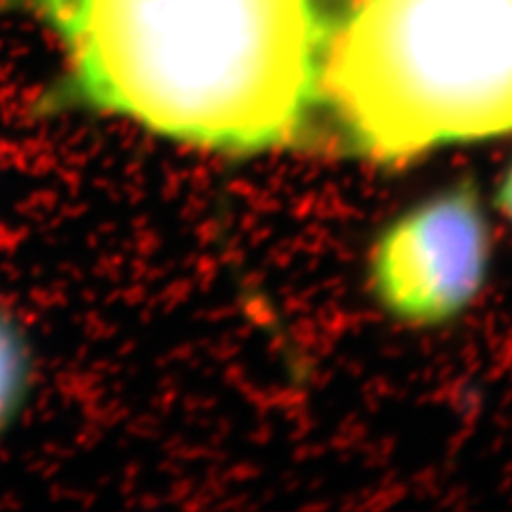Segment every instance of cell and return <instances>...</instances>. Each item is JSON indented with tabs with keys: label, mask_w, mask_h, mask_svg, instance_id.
Masks as SVG:
<instances>
[{
	"label": "cell",
	"mask_w": 512,
	"mask_h": 512,
	"mask_svg": "<svg viewBox=\"0 0 512 512\" xmlns=\"http://www.w3.org/2000/svg\"><path fill=\"white\" fill-rule=\"evenodd\" d=\"M320 105L374 163L512 133V0H355L329 28Z\"/></svg>",
	"instance_id": "obj_2"
},
{
	"label": "cell",
	"mask_w": 512,
	"mask_h": 512,
	"mask_svg": "<svg viewBox=\"0 0 512 512\" xmlns=\"http://www.w3.org/2000/svg\"><path fill=\"white\" fill-rule=\"evenodd\" d=\"M28 378V355L18 327L0 312V427L18 410Z\"/></svg>",
	"instance_id": "obj_4"
},
{
	"label": "cell",
	"mask_w": 512,
	"mask_h": 512,
	"mask_svg": "<svg viewBox=\"0 0 512 512\" xmlns=\"http://www.w3.org/2000/svg\"><path fill=\"white\" fill-rule=\"evenodd\" d=\"M498 205H500V210L506 214V218L512 222V165H510L508 173L504 175V180L500 184Z\"/></svg>",
	"instance_id": "obj_5"
},
{
	"label": "cell",
	"mask_w": 512,
	"mask_h": 512,
	"mask_svg": "<svg viewBox=\"0 0 512 512\" xmlns=\"http://www.w3.org/2000/svg\"><path fill=\"white\" fill-rule=\"evenodd\" d=\"M58 43L47 114L99 111L229 154L288 148L320 105L314 0H9Z\"/></svg>",
	"instance_id": "obj_1"
},
{
	"label": "cell",
	"mask_w": 512,
	"mask_h": 512,
	"mask_svg": "<svg viewBox=\"0 0 512 512\" xmlns=\"http://www.w3.org/2000/svg\"><path fill=\"white\" fill-rule=\"evenodd\" d=\"M487 214L472 182L412 207L378 239L372 284L378 301L410 325H440L468 308L491 259Z\"/></svg>",
	"instance_id": "obj_3"
}]
</instances>
